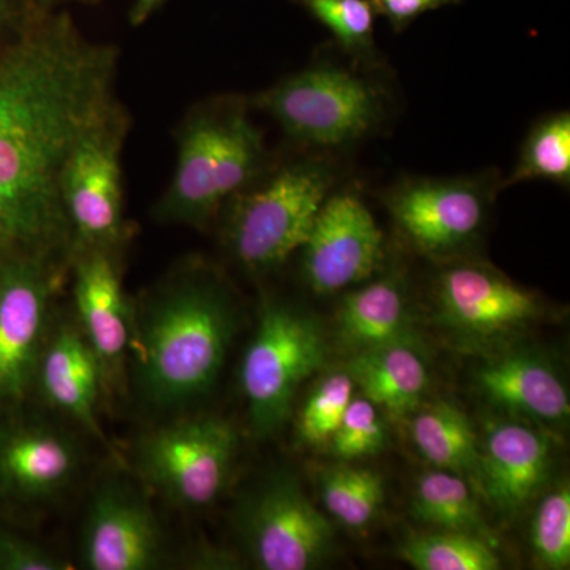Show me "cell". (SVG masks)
Returning a JSON list of instances; mask_svg holds the SVG:
<instances>
[{
	"mask_svg": "<svg viewBox=\"0 0 570 570\" xmlns=\"http://www.w3.org/2000/svg\"><path fill=\"white\" fill-rule=\"evenodd\" d=\"M119 52L67 11L29 6L0 50V264L71 246L61 175L82 134L116 107Z\"/></svg>",
	"mask_w": 570,
	"mask_h": 570,
	"instance_id": "cell-1",
	"label": "cell"
},
{
	"mask_svg": "<svg viewBox=\"0 0 570 570\" xmlns=\"http://www.w3.org/2000/svg\"><path fill=\"white\" fill-rule=\"evenodd\" d=\"M234 333V303L213 276L187 273L160 287L134 317L130 352L142 400L179 409L208 395Z\"/></svg>",
	"mask_w": 570,
	"mask_h": 570,
	"instance_id": "cell-2",
	"label": "cell"
},
{
	"mask_svg": "<svg viewBox=\"0 0 570 570\" xmlns=\"http://www.w3.org/2000/svg\"><path fill=\"white\" fill-rule=\"evenodd\" d=\"M264 137L245 110L200 112L184 124L170 186L156 208L167 224L204 225L253 181Z\"/></svg>",
	"mask_w": 570,
	"mask_h": 570,
	"instance_id": "cell-3",
	"label": "cell"
},
{
	"mask_svg": "<svg viewBox=\"0 0 570 570\" xmlns=\"http://www.w3.org/2000/svg\"><path fill=\"white\" fill-rule=\"evenodd\" d=\"M333 183L324 160H299L258 189L232 197L227 242L236 261L255 273L283 265L306 242Z\"/></svg>",
	"mask_w": 570,
	"mask_h": 570,
	"instance_id": "cell-4",
	"label": "cell"
},
{
	"mask_svg": "<svg viewBox=\"0 0 570 570\" xmlns=\"http://www.w3.org/2000/svg\"><path fill=\"white\" fill-rule=\"evenodd\" d=\"M324 333L313 317L266 303L242 363V387L250 426L268 436L284 425L299 385L324 365Z\"/></svg>",
	"mask_w": 570,
	"mask_h": 570,
	"instance_id": "cell-5",
	"label": "cell"
},
{
	"mask_svg": "<svg viewBox=\"0 0 570 570\" xmlns=\"http://www.w3.org/2000/svg\"><path fill=\"white\" fill-rule=\"evenodd\" d=\"M254 105L295 140L340 148L370 134L382 119L373 85L346 69L316 66L257 94Z\"/></svg>",
	"mask_w": 570,
	"mask_h": 570,
	"instance_id": "cell-6",
	"label": "cell"
},
{
	"mask_svg": "<svg viewBox=\"0 0 570 570\" xmlns=\"http://www.w3.org/2000/svg\"><path fill=\"white\" fill-rule=\"evenodd\" d=\"M129 116L118 105L81 135L61 175V197L71 232V249L110 250L121 245L124 223L122 146Z\"/></svg>",
	"mask_w": 570,
	"mask_h": 570,
	"instance_id": "cell-7",
	"label": "cell"
},
{
	"mask_svg": "<svg viewBox=\"0 0 570 570\" xmlns=\"http://www.w3.org/2000/svg\"><path fill=\"white\" fill-rule=\"evenodd\" d=\"M238 434L219 417L179 420L145 434L135 450L138 472L181 509L213 504L227 485Z\"/></svg>",
	"mask_w": 570,
	"mask_h": 570,
	"instance_id": "cell-8",
	"label": "cell"
},
{
	"mask_svg": "<svg viewBox=\"0 0 570 570\" xmlns=\"http://www.w3.org/2000/svg\"><path fill=\"white\" fill-rule=\"evenodd\" d=\"M239 531L255 566L307 570L328 557L333 530L294 475H269L243 502Z\"/></svg>",
	"mask_w": 570,
	"mask_h": 570,
	"instance_id": "cell-9",
	"label": "cell"
},
{
	"mask_svg": "<svg viewBox=\"0 0 570 570\" xmlns=\"http://www.w3.org/2000/svg\"><path fill=\"white\" fill-rule=\"evenodd\" d=\"M58 284L55 258L22 255L0 264V412L14 411L33 389Z\"/></svg>",
	"mask_w": 570,
	"mask_h": 570,
	"instance_id": "cell-10",
	"label": "cell"
},
{
	"mask_svg": "<svg viewBox=\"0 0 570 570\" xmlns=\"http://www.w3.org/2000/svg\"><path fill=\"white\" fill-rule=\"evenodd\" d=\"M439 318L469 341L493 343L524 332L543 314L534 292L491 266L456 264L434 284Z\"/></svg>",
	"mask_w": 570,
	"mask_h": 570,
	"instance_id": "cell-11",
	"label": "cell"
},
{
	"mask_svg": "<svg viewBox=\"0 0 570 570\" xmlns=\"http://www.w3.org/2000/svg\"><path fill=\"white\" fill-rule=\"evenodd\" d=\"M303 253V275L316 294L365 283L384 257V235L365 202L352 190L328 195Z\"/></svg>",
	"mask_w": 570,
	"mask_h": 570,
	"instance_id": "cell-12",
	"label": "cell"
},
{
	"mask_svg": "<svg viewBox=\"0 0 570 570\" xmlns=\"http://www.w3.org/2000/svg\"><path fill=\"white\" fill-rule=\"evenodd\" d=\"M487 179L412 178L390 190L387 208L401 234L426 254L468 245L485 219Z\"/></svg>",
	"mask_w": 570,
	"mask_h": 570,
	"instance_id": "cell-13",
	"label": "cell"
},
{
	"mask_svg": "<svg viewBox=\"0 0 570 570\" xmlns=\"http://www.w3.org/2000/svg\"><path fill=\"white\" fill-rule=\"evenodd\" d=\"M80 554L91 570L159 568L165 539L149 502L126 482L102 483L82 521Z\"/></svg>",
	"mask_w": 570,
	"mask_h": 570,
	"instance_id": "cell-14",
	"label": "cell"
},
{
	"mask_svg": "<svg viewBox=\"0 0 570 570\" xmlns=\"http://www.w3.org/2000/svg\"><path fill=\"white\" fill-rule=\"evenodd\" d=\"M73 299L85 340L96 355L104 389H116L132 346L134 316L110 250L75 253Z\"/></svg>",
	"mask_w": 570,
	"mask_h": 570,
	"instance_id": "cell-15",
	"label": "cell"
},
{
	"mask_svg": "<svg viewBox=\"0 0 570 570\" xmlns=\"http://www.w3.org/2000/svg\"><path fill=\"white\" fill-rule=\"evenodd\" d=\"M80 466L75 442L39 420L0 423V498L40 504L59 497Z\"/></svg>",
	"mask_w": 570,
	"mask_h": 570,
	"instance_id": "cell-16",
	"label": "cell"
},
{
	"mask_svg": "<svg viewBox=\"0 0 570 570\" xmlns=\"http://www.w3.org/2000/svg\"><path fill=\"white\" fill-rule=\"evenodd\" d=\"M33 387L40 390L41 397L51 407L108 445L97 415L104 389L102 373L80 326L66 322L45 340Z\"/></svg>",
	"mask_w": 570,
	"mask_h": 570,
	"instance_id": "cell-17",
	"label": "cell"
},
{
	"mask_svg": "<svg viewBox=\"0 0 570 570\" xmlns=\"http://www.w3.org/2000/svg\"><path fill=\"white\" fill-rule=\"evenodd\" d=\"M550 466V445L534 428L494 423L479 450V479L498 509L515 513L530 504Z\"/></svg>",
	"mask_w": 570,
	"mask_h": 570,
	"instance_id": "cell-18",
	"label": "cell"
},
{
	"mask_svg": "<svg viewBox=\"0 0 570 570\" xmlns=\"http://www.w3.org/2000/svg\"><path fill=\"white\" fill-rule=\"evenodd\" d=\"M490 403L510 414L549 425L568 422L570 401L557 371L538 355L515 352L490 360L478 371Z\"/></svg>",
	"mask_w": 570,
	"mask_h": 570,
	"instance_id": "cell-19",
	"label": "cell"
},
{
	"mask_svg": "<svg viewBox=\"0 0 570 570\" xmlns=\"http://www.w3.org/2000/svg\"><path fill=\"white\" fill-rule=\"evenodd\" d=\"M337 335L355 354L412 343L411 316L401 281L385 276L351 292L337 313Z\"/></svg>",
	"mask_w": 570,
	"mask_h": 570,
	"instance_id": "cell-20",
	"label": "cell"
},
{
	"mask_svg": "<svg viewBox=\"0 0 570 570\" xmlns=\"http://www.w3.org/2000/svg\"><path fill=\"white\" fill-rule=\"evenodd\" d=\"M347 373L363 396L395 417L412 414L420 406L430 382L425 362L412 343L356 352Z\"/></svg>",
	"mask_w": 570,
	"mask_h": 570,
	"instance_id": "cell-21",
	"label": "cell"
},
{
	"mask_svg": "<svg viewBox=\"0 0 570 570\" xmlns=\"http://www.w3.org/2000/svg\"><path fill=\"white\" fill-rule=\"evenodd\" d=\"M411 438L423 459L436 469L478 474L479 448L468 415L448 401L419 406L411 422Z\"/></svg>",
	"mask_w": 570,
	"mask_h": 570,
	"instance_id": "cell-22",
	"label": "cell"
},
{
	"mask_svg": "<svg viewBox=\"0 0 570 570\" xmlns=\"http://www.w3.org/2000/svg\"><path fill=\"white\" fill-rule=\"evenodd\" d=\"M412 513L438 530L466 532L497 546L478 499L456 472L434 469L420 475L412 493Z\"/></svg>",
	"mask_w": 570,
	"mask_h": 570,
	"instance_id": "cell-23",
	"label": "cell"
},
{
	"mask_svg": "<svg viewBox=\"0 0 570 570\" xmlns=\"http://www.w3.org/2000/svg\"><path fill=\"white\" fill-rule=\"evenodd\" d=\"M401 560L417 570H498L501 558L489 540L456 531L419 532L400 547Z\"/></svg>",
	"mask_w": 570,
	"mask_h": 570,
	"instance_id": "cell-24",
	"label": "cell"
},
{
	"mask_svg": "<svg viewBox=\"0 0 570 570\" xmlns=\"http://www.w3.org/2000/svg\"><path fill=\"white\" fill-rule=\"evenodd\" d=\"M326 510L344 527L363 530L376 519L385 501L384 483L370 469L333 466L317 475Z\"/></svg>",
	"mask_w": 570,
	"mask_h": 570,
	"instance_id": "cell-25",
	"label": "cell"
},
{
	"mask_svg": "<svg viewBox=\"0 0 570 570\" xmlns=\"http://www.w3.org/2000/svg\"><path fill=\"white\" fill-rule=\"evenodd\" d=\"M543 179L569 186L570 183V115L553 112L540 119L528 134L519 163L504 186Z\"/></svg>",
	"mask_w": 570,
	"mask_h": 570,
	"instance_id": "cell-26",
	"label": "cell"
},
{
	"mask_svg": "<svg viewBox=\"0 0 570 570\" xmlns=\"http://www.w3.org/2000/svg\"><path fill=\"white\" fill-rule=\"evenodd\" d=\"M324 28L340 47L351 55L363 56L373 50L376 9L373 0H294Z\"/></svg>",
	"mask_w": 570,
	"mask_h": 570,
	"instance_id": "cell-27",
	"label": "cell"
},
{
	"mask_svg": "<svg viewBox=\"0 0 570 570\" xmlns=\"http://www.w3.org/2000/svg\"><path fill=\"white\" fill-rule=\"evenodd\" d=\"M531 547L542 568L564 570L570 564L569 487L551 491L540 501L531 523Z\"/></svg>",
	"mask_w": 570,
	"mask_h": 570,
	"instance_id": "cell-28",
	"label": "cell"
},
{
	"mask_svg": "<svg viewBox=\"0 0 570 570\" xmlns=\"http://www.w3.org/2000/svg\"><path fill=\"white\" fill-rule=\"evenodd\" d=\"M354 381L347 371L330 374L307 397L298 422V436L307 445L330 441L354 397Z\"/></svg>",
	"mask_w": 570,
	"mask_h": 570,
	"instance_id": "cell-29",
	"label": "cell"
},
{
	"mask_svg": "<svg viewBox=\"0 0 570 570\" xmlns=\"http://www.w3.org/2000/svg\"><path fill=\"white\" fill-rule=\"evenodd\" d=\"M385 439L387 434L379 407L367 397L360 396L352 397L346 414L330 441L336 456L356 460L381 452Z\"/></svg>",
	"mask_w": 570,
	"mask_h": 570,
	"instance_id": "cell-30",
	"label": "cell"
},
{
	"mask_svg": "<svg viewBox=\"0 0 570 570\" xmlns=\"http://www.w3.org/2000/svg\"><path fill=\"white\" fill-rule=\"evenodd\" d=\"M69 562L17 532L0 527V570H66Z\"/></svg>",
	"mask_w": 570,
	"mask_h": 570,
	"instance_id": "cell-31",
	"label": "cell"
},
{
	"mask_svg": "<svg viewBox=\"0 0 570 570\" xmlns=\"http://www.w3.org/2000/svg\"><path fill=\"white\" fill-rule=\"evenodd\" d=\"M463 0H373L377 17L385 18L393 31L401 32L412 22L442 7L459 6Z\"/></svg>",
	"mask_w": 570,
	"mask_h": 570,
	"instance_id": "cell-32",
	"label": "cell"
},
{
	"mask_svg": "<svg viewBox=\"0 0 570 570\" xmlns=\"http://www.w3.org/2000/svg\"><path fill=\"white\" fill-rule=\"evenodd\" d=\"M26 10L18 0H0V37L13 29H20L24 21Z\"/></svg>",
	"mask_w": 570,
	"mask_h": 570,
	"instance_id": "cell-33",
	"label": "cell"
},
{
	"mask_svg": "<svg viewBox=\"0 0 570 570\" xmlns=\"http://www.w3.org/2000/svg\"><path fill=\"white\" fill-rule=\"evenodd\" d=\"M167 0H134L132 9L129 10V22L134 28H140L151 20L154 13L164 6Z\"/></svg>",
	"mask_w": 570,
	"mask_h": 570,
	"instance_id": "cell-34",
	"label": "cell"
},
{
	"mask_svg": "<svg viewBox=\"0 0 570 570\" xmlns=\"http://www.w3.org/2000/svg\"><path fill=\"white\" fill-rule=\"evenodd\" d=\"M104 2V0H31L33 7L41 10H55L56 7L63 6V3H81V6H96V3Z\"/></svg>",
	"mask_w": 570,
	"mask_h": 570,
	"instance_id": "cell-35",
	"label": "cell"
}]
</instances>
